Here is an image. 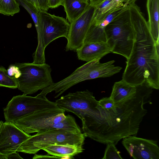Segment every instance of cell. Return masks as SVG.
Segmentation results:
<instances>
[{
  "instance_id": "1",
  "label": "cell",
  "mask_w": 159,
  "mask_h": 159,
  "mask_svg": "<svg viewBox=\"0 0 159 159\" xmlns=\"http://www.w3.org/2000/svg\"><path fill=\"white\" fill-rule=\"evenodd\" d=\"M136 92L114 102L109 97L99 101L89 115L81 120L83 133L101 143L115 145L124 138L136 136L151 102L152 89L144 83L136 86Z\"/></svg>"
},
{
  "instance_id": "2",
  "label": "cell",
  "mask_w": 159,
  "mask_h": 159,
  "mask_svg": "<svg viewBox=\"0 0 159 159\" xmlns=\"http://www.w3.org/2000/svg\"><path fill=\"white\" fill-rule=\"evenodd\" d=\"M129 11L136 37L122 80L136 86L145 83L159 89V43L153 39L140 8L134 7Z\"/></svg>"
},
{
  "instance_id": "3",
  "label": "cell",
  "mask_w": 159,
  "mask_h": 159,
  "mask_svg": "<svg viewBox=\"0 0 159 159\" xmlns=\"http://www.w3.org/2000/svg\"><path fill=\"white\" fill-rule=\"evenodd\" d=\"M65 112L60 108L36 111L22 116L13 123L29 134L56 129L74 133H82L75 118L70 115H65Z\"/></svg>"
},
{
  "instance_id": "4",
  "label": "cell",
  "mask_w": 159,
  "mask_h": 159,
  "mask_svg": "<svg viewBox=\"0 0 159 159\" xmlns=\"http://www.w3.org/2000/svg\"><path fill=\"white\" fill-rule=\"evenodd\" d=\"M107 43L111 52L126 59L132 52L136 37L128 7L116 16L105 28Z\"/></svg>"
},
{
  "instance_id": "5",
  "label": "cell",
  "mask_w": 159,
  "mask_h": 159,
  "mask_svg": "<svg viewBox=\"0 0 159 159\" xmlns=\"http://www.w3.org/2000/svg\"><path fill=\"white\" fill-rule=\"evenodd\" d=\"M85 138L82 133H74L61 129H51L31 136L21 143L16 151L35 154L43 148L51 145L83 146Z\"/></svg>"
},
{
  "instance_id": "6",
  "label": "cell",
  "mask_w": 159,
  "mask_h": 159,
  "mask_svg": "<svg viewBox=\"0 0 159 159\" xmlns=\"http://www.w3.org/2000/svg\"><path fill=\"white\" fill-rule=\"evenodd\" d=\"M21 75L16 79L17 88L26 95L31 94L39 90H42L52 84V69L46 63H16Z\"/></svg>"
},
{
  "instance_id": "7",
  "label": "cell",
  "mask_w": 159,
  "mask_h": 159,
  "mask_svg": "<svg viewBox=\"0 0 159 159\" xmlns=\"http://www.w3.org/2000/svg\"><path fill=\"white\" fill-rule=\"evenodd\" d=\"M60 108L55 102L46 97H31L23 94L13 97L4 109L6 121L13 123L22 116L36 111Z\"/></svg>"
},
{
  "instance_id": "8",
  "label": "cell",
  "mask_w": 159,
  "mask_h": 159,
  "mask_svg": "<svg viewBox=\"0 0 159 159\" xmlns=\"http://www.w3.org/2000/svg\"><path fill=\"white\" fill-rule=\"evenodd\" d=\"M57 106L65 111L72 112L81 120L89 115L98 102L92 92L88 90L69 93L55 101Z\"/></svg>"
},
{
  "instance_id": "9",
  "label": "cell",
  "mask_w": 159,
  "mask_h": 159,
  "mask_svg": "<svg viewBox=\"0 0 159 159\" xmlns=\"http://www.w3.org/2000/svg\"><path fill=\"white\" fill-rule=\"evenodd\" d=\"M98 71L93 60L77 68L66 78L43 89L36 96L45 97L48 93L54 91L56 93H58L55 97L57 98L72 86L84 81L98 78Z\"/></svg>"
},
{
  "instance_id": "10",
  "label": "cell",
  "mask_w": 159,
  "mask_h": 159,
  "mask_svg": "<svg viewBox=\"0 0 159 159\" xmlns=\"http://www.w3.org/2000/svg\"><path fill=\"white\" fill-rule=\"evenodd\" d=\"M38 16L44 50L54 40L61 37L67 38L70 24L66 19L42 10L39 11Z\"/></svg>"
},
{
  "instance_id": "11",
  "label": "cell",
  "mask_w": 159,
  "mask_h": 159,
  "mask_svg": "<svg viewBox=\"0 0 159 159\" xmlns=\"http://www.w3.org/2000/svg\"><path fill=\"white\" fill-rule=\"evenodd\" d=\"M95 7L89 4L84 12L70 23L66 51H75L84 43L93 18Z\"/></svg>"
},
{
  "instance_id": "12",
  "label": "cell",
  "mask_w": 159,
  "mask_h": 159,
  "mask_svg": "<svg viewBox=\"0 0 159 159\" xmlns=\"http://www.w3.org/2000/svg\"><path fill=\"white\" fill-rule=\"evenodd\" d=\"M31 135L25 133L13 123L3 122L0 127V159H8L24 141Z\"/></svg>"
},
{
  "instance_id": "13",
  "label": "cell",
  "mask_w": 159,
  "mask_h": 159,
  "mask_svg": "<svg viewBox=\"0 0 159 159\" xmlns=\"http://www.w3.org/2000/svg\"><path fill=\"white\" fill-rule=\"evenodd\" d=\"M122 143L134 159H159V148L157 141L130 135L122 139Z\"/></svg>"
},
{
  "instance_id": "14",
  "label": "cell",
  "mask_w": 159,
  "mask_h": 159,
  "mask_svg": "<svg viewBox=\"0 0 159 159\" xmlns=\"http://www.w3.org/2000/svg\"><path fill=\"white\" fill-rule=\"evenodd\" d=\"M78 59L87 62L100 59L111 52L107 42L84 43L75 51Z\"/></svg>"
},
{
  "instance_id": "15",
  "label": "cell",
  "mask_w": 159,
  "mask_h": 159,
  "mask_svg": "<svg viewBox=\"0 0 159 159\" xmlns=\"http://www.w3.org/2000/svg\"><path fill=\"white\" fill-rule=\"evenodd\" d=\"M20 5L23 7L31 16L35 24L37 33L38 44L36 50L33 54V57L39 60L45 59L44 51L43 44L42 32L38 16L39 11L31 3L25 0H16Z\"/></svg>"
},
{
  "instance_id": "16",
  "label": "cell",
  "mask_w": 159,
  "mask_h": 159,
  "mask_svg": "<svg viewBox=\"0 0 159 159\" xmlns=\"http://www.w3.org/2000/svg\"><path fill=\"white\" fill-rule=\"evenodd\" d=\"M42 150L53 157L63 158L67 157L72 158L73 157L82 153L84 150L83 146L70 144H53L43 148Z\"/></svg>"
},
{
  "instance_id": "17",
  "label": "cell",
  "mask_w": 159,
  "mask_h": 159,
  "mask_svg": "<svg viewBox=\"0 0 159 159\" xmlns=\"http://www.w3.org/2000/svg\"><path fill=\"white\" fill-rule=\"evenodd\" d=\"M146 6L150 31L156 43H159V0H147Z\"/></svg>"
},
{
  "instance_id": "18",
  "label": "cell",
  "mask_w": 159,
  "mask_h": 159,
  "mask_svg": "<svg viewBox=\"0 0 159 159\" xmlns=\"http://www.w3.org/2000/svg\"><path fill=\"white\" fill-rule=\"evenodd\" d=\"M89 4V2L85 0H63L62 6L70 23L80 16Z\"/></svg>"
},
{
  "instance_id": "19",
  "label": "cell",
  "mask_w": 159,
  "mask_h": 159,
  "mask_svg": "<svg viewBox=\"0 0 159 159\" xmlns=\"http://www.w3.org/2000/svg\"><path fill=\"white\" fill-rule=\"evenodd\" d=\"M137 90V86L121 80L114 83L110 98L114 102H117L135 94Z\"/></svg>"
},
{
  "instance_id": "20",
  "label": "cell",
  "mask_w": 159,
  "mask_h": 159,
  "mask_svg": "<svg viewBox=\"0 0 159 159\" xmlns=\"http://www.w3.org/2000/svg\"><path fill=\"white\" fill-rule=\"evenodd\" d=\"M129 0H105L95 6L93 19L97 24L100 23L106 16L124 2Z\"/></svg>"
},
{
  "instance_id": "21",
  "label": "cell",
  "mask_w": 159,
  "mask_h": 159,
  "mask_svg": "<svg viewBox=\"0 0 159 159\" xmlns=\"http://www.w3.org/2000/svg\"><path fill=\"white\" fill-rule=\"evenodd\" d=\"M106 41L105 28L101 27L93 18L85 37L84 43Z\"/></svg>"
},
{
  "instance_id": "22",
  "label": "cell",
  "mask_w": 159,
  "mask_h": 159,
  "mask_svg": "<svg viewBox=\"0 0 159 159\" xmlns=\"http://www.w3.org/2000/svg\"><path fill=\"white\" fill-rule=\"evenodd\" d=\"M19 6L16 0H0V13L13 16L20 12Z\"/></svg>"
},
{
  "instance_id": "23",
  "label": "cell",
  "mask_w": 159,
  "mask_h": 159,
  "mask_svg": "<svg viewBox=\"0 0 159 159\" xmlns=\"http://www.w3.org/2000/svg\"><path fill=\"white\" fill-rule=\"evenodd\" d=\"M0 86L11 89L17 88V84L14 77L9 76L7 70L3 67H0Z\"/></svg>"
},
{
  "instance_id": "24",
  "label": "cell",
  "mask_w": 159,
  "mask_h": 159,
  "mask_svg": "<svg viewBox=\"0 0 159 159\" xmlns=\"http://www.w3.org/2000/svg\"><path fill=\"white\" fill-rule=\"evenodd\" d=\"M102 159H122L123 158L120 155V152L118 151L113 143L107 144L104 154Z\"/></svg>"
},
{
  "instance_id": "25",
  "label": "cell",
  "mask_w": 159,
  "mask_h": 159,
  "mask_svg": "<svg viewBox=\"0 0 159 159\" xmlns=\"http://www.w3.org/2000/svg\"><path fill=\"white\" fill-rule=\"evenodd\" d=\"M7 75L10 77H14L15 79L18 78L21 73L19 68L15 65H10L7 70Z\"/></svg>"
},
{
  "instance_id": "26",
  "label": "cell",
  "mask_w": 159,
  "mask_h": 159,
  "mask_svg": "<svg viewBox=\"0 0 159 159\" xmlns=\"http://www.w3.org/2000/svg\"><path fill=\"white\" fill-rule=\"evenodd\" d=\"M63 0H48V6L49 8H55L60 5H63Z\"/></svg>"
},
{
  "instance_id": "27",
  "label": "cell",
  "mask_w": 159,
  "mask_h": 159,
  "mask_svg": "<svg viewBox=\"0 0 159 159\" xmlns=\"http://www.w3.org/2000/svg\"><path fill=\"white\" fill-rule=\"evenodd\" d=\"M41 10L47 11L49 8L48 6V0H37Z\"/></svg>"
},
{
  "instance_id": "28",
  "label": "cell",
  "mask_w": 159,
  "mask_h": 159,
  "mask_svg": "<svg viewBox=\"0 0 159 159\" xmlns=\"http://www.w3.org/2000/svg\"><path fill=\"white\" fill-rule=\"evenodd\" d=\"M19 152L16 151L10 155L8 157V159H23L19 155Z\"/></svg>"
},
{
  "instance_id": "29",
  "label": "cell",
  "mask_w": 159,
  "mask_h": 159,
  "mask_svg": "<svg viewBox=\"0 0 159 159\" xmlns=\"http://www.w3.org/2000/svg\"><path fill=\"white\" fill-rule=\"evenodd\" d=\"M105 0H90L89 3L90 5L95 7L100 4Z\"/></svg>"
},
{
  "instance_id": "30",
  "label": "cell",
  "mask_w": 159,
  "mask_h": 159,
  "mask_svg": "<svg viewBox=\"0 0 159 159\" xmlns=\"http://www.w3.org/2000/svg\"><path fill=\"white\" fill-rule=\"evenodd\" d=\"M32 4L38 11L41 10L39 7L37 0H25Z\"/></svg>"
},
{
  "instance_id": "31",
  "label": "cell",
  "mask_w": 159,
  "mask_h": 159,
  "mask_svg": "<svg viewBox=\"0 0 159 159\" xmlns=\"http://www.w3.org/2000/svg\"><path fill=\"white\" fill-rule=\"evenodd\" d=\"M3 122L2 121H0V127L2 124V123Z\"/></svg>"
},
{
  "instance_id": "32",
  "label": "cell",
  "mask_w": 159,
  "mask_h": 159,
  "mask_svg": "<svg viewBox=\"0 0 159 159\" xmlns=\"http://www.w3.org/2000/svg\"><path fill=\"white\" fill-rule=\"evenodd\" d=\"M89 2L90 0H85Z\"/></svg>"
},
{
  "instance_id": "33",
  "label": "cell",
  "mask_w": 159,
  "mask_h": 159,
  "mask_svg": "<svg viewBox=\"0 0 159 159\" xmlns=\"http://www.w3.org/2000/svg\"><path fill=\"white\" fill-rule=\"evenodd\" d=\"M116 0L117 1H120V0Z\"/></svg>"
}]
</instances>
